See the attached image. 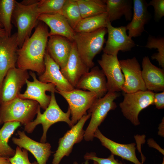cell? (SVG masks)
Listing matches in <instances>:
<instances>
[{
  "instance_id": "obj_32",
  "label": "cell",
  "mask_w": 164,
  "mask_h": 164,
  "mask_svg": "<svg viewBox=\"0 0 164 164\" xmlns=\"http://www.w3.org/2000/svg\"><path fill=\"white\" fill-rule=\"evenodd\" d=\"M66 0H41L37 3V9L39 14H61Z\"/></svg>"
},
{
  "instance_id": "obj_17",
  "label": "cell",
  "mask_w": 164,
  "mask_h": 164,
  "mask_svg": "<svg viewBox=\"0 0 164 164\" xmlns=\"http://www.w3.org/2000/svg\"><path fill=\"white\" fill-rule=\"evenodd\" d=\"M17 134L19 138L14 137L12 138L13 143L30 152L38 164H46L52 153L50 144L37 142L28 136L24 131L18 130Z\"/></svg>"
},
{
  "instance_id": "obj_7",
  "label": "cell",
  "mask_w": 164,
  "mask_h": 164,
  "mask_svg": "<svg viewBox=\"0 0 164 164\" xmlns=\"http://www.w3.org/2000/svg\"><path fill=\"white\" fill-rule=\"evenodd\" d=\"M154 94L153 92L148 90L125 93L123 100L119 104L123 116L135 126L139 125V114L142 110L153 105Z\"/></svg>"
},
{
  "instance_id": "obj_6",
  "label": "cell",
  "mask_w": 164,
  "mask_h": 164,
  "mask_svg": "<svg viewBox=\"0 0 164 164\" xmlns=\"http://www.w3.org/2000/svg\"><path fill=\"white\" fill-rule=\"evenodd\" d=\"M119 95L118 92H108L103 97L97 99L88 110L91 118L84 131V138L86 141L93 140L95 132L104 120L108 113L116 108L114 101Z\"/></svg>"
},
{
  "instance_id": "obj_5",
  "label": "cell",
  "mask_w": 164,
  "mask_h": 164,
  "mask_svg": "<svg viewBox=\"0 0 164 164\" xmlns=\"http://www.w3.org/2000/svg\"><path fill=\"white\" fill-rule=\"evenodd\" d=\"M38 2L27 5L16 1L12 20H13L17 29L16 33L19 48L30 37L32 29L39 20V14L37 9Z\"/></svg>"
},
{
  "instance_id": "obj_18",
  "label": "cell",
  "mask_w": 164,
  "mask_h": 164,
  "mask_svg": "<svg viewBox=\"0 0 164 164\" xmlns=\"http://www.w3.org/2000/svg\"><path fill=\"white\" fill-rule=\"evenodd\" d=\"M45 70L39 75V80L44 83L54 84L56 89L65 91H71L75 88L62 74L59 66L50 57L46 50L44 56Z\"/></svg>"
},
{
  "instance_id": "obj_40",
  "label": "cell",
  "mask_w": 164,
  "mask_h": 164,
  "mask_svg": "<svg viewBox=\"0 0 164 164\" xmlns=\"http://www.w3.org/2000/svg\"><path fill=\"white\" fill-rule=\"evenodd\" d=\"M0 164H11L8 158L0 157Z\"/></svg>"
},
{
  "instance_id": "obj_3",
  "label": "cell",
  "mask_w": 164,
  "mask_h": 164,
  "mask_svg": "<svg viewBox=\"0 0 164 164\" xmlns=\"http://www.w3.org/2000/svg\"><path fill=\"white\" fill-rule=\"evenodd\" d=\"M40 106L36 101L17 97L0 105V124L17 121L25 125L32 121Z\"/></svg>"
},
{
  "instance_id": "obj_10",
  "label": "cell",
  "mask_w": 164,
  "mask_h": 164,
  "mask_svg": "<svg viewBox=\"0 0 164 164\" xmlns=\"http://www.w3.org/2000/svg\"><path fill=\"white\" fill-rule=\"evenodd\" d=\"M91 116V114H88L83 116L63 137L59 139L58 146L53 155L52 164H59L64 156H68L70 155L74 145L82 141L84 133V126Z\"/></svg>"
},
{
  "instance_id": "obj_14",
  "label": "cell",
  "mask_w": 164,
  "mask_h": 164,
  "mask_svg": "<svg viewBox=\"0 0 164 164\" xmlns=\"http://www.w3.org/2000/svg\"><path fill=\"white\" fill-rule=\"evenodd\" d=\"M29 74L33 80H26L27 88L26 91L23 94H19L18 97L36 101L38 102L41 108L45 110L51 99V96L46 95V92H56V86L52 83H46L39 81L37 79L33 72L30 71Z\"/></svg>"
},
{
  "instance_id": "obj_23",
  "label": "cell",
  "mask_w": 164,
  "mask_h": 164,
  "mask_svg": "<svg viewBox=\"0 0 164 164\" xmlns=\"http://www.w3.org/2000/svg\"><path fill=\"white\" fill-rule=\"evenodd\" d=\"M38 20L50 28L49 36H60L73 42L75 32L61 14H41Z\"/></svg>"
},
{
  "instance_id": "obj_12",
  "label": "cell",
  "mask_w": 164,
  "mask_h": 164,
  "mask_svg": "<svg viewBox=\"0 0 164 164\" xmlns=\"http://www.w3.org/2000/svg\"><path fill=\"white\" fill-rule=\"evenodd\" d=\"M125 82L122 91L131 93L147 90L143 79L140 63L135 57L119 60Z\"/></svg>"
},
{
  "instance_id": "obj_34",
  "label": "cell",
  "mask_w": 164,
  "mask_h": 164,
  "mask_svg": "<svg viewBox=\"0 0 164 164\" xmlns=\"http://www.w3.org/2000/svg\"><path fill=\"white\" fill-rule=\"evenodd\" d=\"M84 158L87 160L95 161L98 164H125L115 159L114 155L112 154L107 158H104L97 157L94 153H87L84 155Z\"/></svg>"
},
{
  "instance_id": "obj_26",
  "label": "cell",
  "mask_w": 164,
  "mask_h": 164,
  "mask_svg": "<svg viewBox=\"0 0 164 164\" xmlns=\"http://www.w3.org/2000/svg\"><path fill=\"white\" fill-rule=\"evenodd\" d=\"M21 125L19 122L4 123L0 129V157L9 158L13 156L15 150L8 144L10 138L15 131Z\"/></svg>"
},
{
  "instance_id": "obj_33",
  "label": "cell",
  "mask_w": 164,
  "mask_h": 164,
  "mask_svg": "<svg viewBox=\"0 0 164 164\" xmlns=\"http://www.w3.org/2000/svg\"><path fill=\"white\" fill-rule=\"evenodd\" d=\"M15 150L14 155L9 158L11 164H38L36 161L32 163L30 162L27 150L17 146Z\"/></svg>"
},
{
  "instance_id": "obj_28",
  "label": "cell",
  "mask_w": 164,
  "mask_h": 164,
  "mask_svg": "<svg viewBox=\"0 0 164 164\" xmlns=\"http://www.w3.org/2000/svg\"><path fill=\"white\" fill-rule=\"evenodd\" d=\"M82 18L106 12L105 0H76Z\"/></svg>"
},
{
  "instance_id": "obj_37",
  "label": "cell",
  "mask_w": 164,
  "mask_h": 164,
  "mask_svg": "<svg viewBox=\"0 0 164 164\" xmlns=\"http://www.w3.org/2000/svg\"><path fill=\"white\" fill-rule=\"evenodd\" d=\"M147 142L149 146L156 149L162 154L164 155V150L161 148L153 139H149L148 140Z\"/></svg>"
},
{
  "instance_id": "obj_2",
  "label": "cell",
  "mask_w": 164,
  "mask_h": 164,
  "mask_svg": "<svg viewBox=\"0 0 164 164\" xmlns=\"http://www.w3.org/2000/svg\"><path fill=\"white\" fill-rule=\"evenodd\" d=\"M54 92H51L50 104L45 111L42 114L40 106L38 109L36 118L33 121L25 125L24 130L28 133L32 132L36 126L41 124L43 133L40 139V142H46V134L49 128L53 125L59 122L63 121L67 123L72 128L74 125L70 118V111L68 107L66 112H64L57 104Z\"/></svg>"
},
{
  "instance_id": "obj_8",
  "label": "cell",
  "mask_w": 164,
  "mask_h": 164,
  "mask_svg": "<svg viewBox=\"0 0 164 164\" xmlns=\"http://www.w3.org/2000/svg\"><path fill=\"white\" fill-rule=\"evenodd\" d=\"M68 104L71 115V120L74 125L84 115L97 99L94 93L75 88L65 91L56 89Z\"/></svg>"
},
{
  "instance_id": "obj_30",
  "label": "cell",
  "mask_w": 164,
  "mask_h": 164,
  "mask_svg": "<svg viewBox=\"0 0 164 164\" xmlns=\"http://www.w3.org/2000/svg\"><path fill=\"white\" fill-rule=\"evenodd\" d=\"M61 14L73 30L82 19L76 0H66Z\"/></svg>"
},
{
  "instance_id": "obj_31",
  "label": "cell",
  "mask_w": 164,
  "mask_h": 164,
  "mask_svg": "<svg viewBox=\"0 0 164 164\" xmlns=\"http://www.w3.org/2000/svg\"><path fill=\"white\" fill-rule=\"evenodd\" d=\"M146 48L157 49L158 52L151 56L152 60H155L162 69L164 68V38L155 37L149 35L148 38Z\"/></svg>"
},
{
  "instance_id": "obj_25",
  "label": "cell",
  "mask_w": 164,
  "mask_h": 164,
  "mask_svg": "<svg viewBox=\"0 0 164 164\" xmlns=\"http://www.w3.org/2000/svg\"><path fill=\"white\" fill-rule=\"evenodd\" d=\"M106 12L111 22L124 16L127 21H131L133 15L132 0H105Z\"/></svg>"
},
{
  "instance_id": "obj_43",
  "label": "cell",
  "mask_w": 164,
  "mask_h": 164,
  "mask_svg": "<svg viewBox=\"0 0 164 164\" xmlns=\"http://www.w3.org/2000/svg\"><path fill=\"white\" fill-rule=\"evenodd\" d=\"M0 28H3V26L2 24H1V23H0Z\"/></svg>"
},
{
  "instance_id": "obj_42",
  "label": "cell",
  "mask_w": 164,
  "mask_h": 164,
  "mask_svg": "<svg viewBox=\"0 0 164 164\" xmlns=\"http://www.w3.org/2000/svg\"><path fill=\"white\" fill-rule=\"evenodd\" d=\"M73 164H79L77 162H73ZM85 164H88L87 162H86ZM93 164H98L96 162L94 161V163Z\"/></svg>"
},
{
  "instance_id": "obj_15",
  "label": "cell",
  "mask_w": 164,
  "mask_h": 164,
  "mask_svg": "<svg viewBox=\"0 0 164 164\" xmlns=\"http://www.w3.org/2000/svg\"><path fill=\"white\" fill-rule=\"evenodd\" d=\"M18 48L16 32L0 37V87L7 72L15 67Z\"/></svg>"
},
{
  "instance_id": "obj_20",
  "label": "cell",
  "mask_w": 164,
  "mask_h": 164,
  "mask_svg": "<svg viewBox=\"0 0 164 164\" xmlns=\"http://www.w3.org/2000/svg\"><path fill=\"white\" fill-rule=\"evenodd\" d=\"M73 42L60 36H49L46 50L60 69L64 68L67 63L72 49Z\"/></svg>"
},
{
  "instance_id": "obj_36",
  "label": "cell",
  "mask_w": 164,
  "mask_h": 164,
  "mask_svg": "<svg viewBox=\"0 0 164 164\" xmlns=\"http://www.w3.org/2000/svg\"><path fill=\"white\" fill-rule=\"evenodd\" d=\"M154 104L158 109L164 108V91L158 93H154Z\"/></svg>"
},
{
  "instance_id": "obj_19",
  "label": "cell",
  "mask_w": 164,
  "mask_h": 164,
  "mask_svg": "<svg viewBox=\"0 0 164 164\" xmlns=\"http://www.w3.org/2000/svg\"><path fill=\"white\" fill-rule=\"evenodd\" d=\"M133 15L131 21L125 26L131 38L140 36L145 31V26L151 19L148 9V3L145 0H133Z\"/></svg>"
},
{
  "instance_id": "obj_11",
  "label": "cell",
  "mask_w": 164,
  "mask_h": 164,
  "mask_svg": "<svg viewBox=\"0 0 164 164\" xmlns=\"http://www.w3.org/2000/svg\"><path fill=\"white\" fill-rule=\"evenodd\" d=\"M106 28L108 38L103 49L104 53L109 55H117L119 51H129L135 47V43L128 35L125 26L114 27L108 20Z\"/></svg>"
},
{
  "instance_id": "obj_4",
  "label": "cell",
  "mask_w": 164,
  "mask_h": 164,
  "mask_svg": "<svg viewBox=\"0 0 164 164\" xmlns=\"http://www.w3.org/2000/svg\"><path fill=\"white\" fill-rule=\"evenodd\" d=\"M107 33L106 28L89 32H75L73 42L82 60L89 69L94 67L95 56L103 50Z\"/></svg>"
},
{
  "instance_id": "obj_39",
  "label": "cell",
  "mask_w": 164,
  "mask_h": 164,
  "mask_svg": "<svg viewBox=\"0 0 164 164\" xmlns=\"http://www.w3.org/2000/svg\"><path fill=\"white\" fill-rule=\"evenodd\" d=\"M39 0H23L20 3L25 5H31L37 3Z\"/></svg>"
},
{
  "instance_id": "obj_41",
  "label": "cell",
  "mask_w": 164,
  "mask_h": 164,
  "mask_svg": "<svg viewBox=\"0 0 164 164\" xmlns=\"http://www.w3.org/2000/svg\"><path fill=\"white\" fill-rule=\"evenodd\" d=\"M6 36V32L3 28H0V37Z\"/></svg>"
},
{
  "instance_id": "obj_24",
  "label": "cell",
  "mask_w": 164,
  "mask_h": 164,
  "mask_svg": "<svg viewBox=\"0 0 164 164\" xmlns=\"http://www.w3.org/2000/svg\"><path fill=\"white\" fill-rule=\"evenodd\" d=\"M94 137L99 139L102 145L109 149L111 154L129 161L134 164H142L136 154L135 143L122 144L114 142L104 136L97 129L94 133Z\"/></svg>"
},
{
  "instance_id": "obj_21",
  "label": "cell",
  "mask_w": 164,
  "mask_h": 164,
  "mask_svg": "<svg viewBox=\"0 0 164 164\" xmlns=\"http://www.w3.org/2000/svg\"><path fill=\"white\" fill-rule=\"evenodd\" d=\"M77 51L74 42L72 49L65 66L60 71L68 82L75 88L81 77L89 71Z\"/></svg>"
},
{
  "instance_id": "obj_9",
  "label": "cell",
  "mask_w": 164,
  "mask_h": 164,
  "mask_svg": "<svg viewBox=\"0 0 164 164\" xmlns=\"http://www.w3.org/2000/svg\"><path fill=\"white\" fill-rule=\"evenodd\" d=\"M29 78L27 70L15 67L9 70L0 87V105L18 97Z\"/></svg>"
},
{
  "instance_id": "obj_35",
  "label": "cell",
  "mask_w": 164,
  "mask_h": 164,
  "mask_svg": "<svg viewBox=\"0 0 164 164\" xmlns=\"http://www.w3.org/2000/svg\"><path fill=\"white\" fill-rule=\"evenodd\" d=\"M148 5L152 6L154 10V19L159 21L164 16V0H152L148 3Z\"/></svg>"
},
{
  "instance_id": "obj_44",
  "label": "cell",
  "mask_w": 164,
  "mask_h": 164,
  "mask_svg": "<svg viewBox=\"0 0 164 164\" xmlns=\"http://www.w3.org/2000/svg\"><path fill=\"white\" fill-rule=\"evenodd\" d=\"M142 164H143V163H142ZM161 164H164V158H163V161L162 163Z\"/></svg>"
},
{
  "instance_id": "obj_27",
  "label": "cell",
  "mask_w": 164,
  "mask_h": 164,
  "mask_svg": "<svg viewBox=\"0 0 164 164\" xmlns=\"http://www.w3.org/2000/svg\"><path fill=\"white\" fill-rule=\"evenodd\" d=\"M108 20L107 12L82 18L74 30L75 32H89L102 28H106Z\"/></svg>"
},
{
  "instance_id": "obj_22",
  "label": "cell",
  "mask_w": 164,
  "mask_h": 164,
  "mask_svg": "<svg viewBox=\"0 0 164 164\" xmlns=\"http://www.w3.org/2000/svg\"><path fill=\"white\" fill-rule=\"evenodd\" d=\"M142 76L147 90L164 91V70L153 65L149 57L144 56L142 63Z\"/></svg>"
},
{
  "instance_id": "obj_16",
  "label": "cell",
  "mask_w": 164,
  "mask_h": 164,
  "mask_svg": "<svg viewBox=\"0 0 164 164\" xmlns=\"http://www.w3.org/2000/svg\"><path fill=\"white\" fill-rule=\"evenodd\" d=\"M91 69L90 71L81 77L75 88L87 90L95 93L97 99L101 98L108 92L106 77L98 66Z\"/></svg>"
},
{
  "instance_id": "obj_29",
  "label": "cell",
  "mask_w": 164,
  "mask_h": 164,
  "mask_svg": "<svg viewBox=\"0 0 164 164\" xmlns=\"http://www.w3.org/2000/svg\"><path fill=\"white\" fill-rule=\"evenodd\" d=\"M16 1L15 0H0V22L8 36L11 35L12 28L11 22Z\"/></svg>"
},
{
  "instance_id": "obj_38",
  "label": "cell",
  "mask_w": 164,
  "mask_h": 164,
  "mask_svg": "<svg viewBox=\"0 0 164 164\" xmlns=\"http://www.w3.org/2000/svg\"><path fill=\"white\" fill-rule=\"evenodd\" d=\"M164 118H162L161 123L159 124L158 127L159 131L158 134L159 135L164 137Z\"/></svg>"
},
{
  "instance_id": "obj_1",
  "label": "cell",
  "mask_w": 164,
  "mask_h": 164,
  "mask_svg": "<svg viewBox=\"0 0 164 164\" xmlns=\"http://www.w3.org/2000/svg\"><path fill=\"white\" fill-rule=\"evenodd\" d=\"M49 36L47 26L39 23L32 36L17 51L18 68L36 72L39 75L45 70L44 56Z\"/></svg>"
},
{
  "instance_id": "obj_13",
  "label": "cell",
  "mask_w": 164,
  "mask_h": 164,
  "mask_svg": "<svg viewBox=\"0 0 164 164\" xmlns=\"http://www.w3.org/2000/svg\"><path fill=\"white\" fill-rule=\"evenodd\" d=\"M97 62L107 78L108 92H118L122 91L125 79L117 55L103 53Z\"/></svg>"
}]
</instances>
